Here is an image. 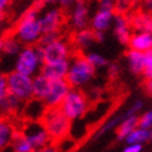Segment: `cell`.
<instances>
[{
	"mask_svg": "<svg viewBox=\"0 0 152 152\" xmlns=\"http://www.w3.org/2000/svg\"><path fill=\"white\" fill-rule=\"evenodd\" d=\"M14 35L24 46H35L39 44L42 31L39 23V10L31 8L19 19L14 29Z\"/></svg>",
	"mask_w": 152,
	"mask_h": 152,
	"instance_id": "1",
	"label": "cell"
},
{
	"mask_svg": "<svg viewBox=\"0 0 152 152\" xmlns=\"http://www.w3.org/2000/svg\"><path fill=\"white\" fill-rule=\"evenodd\" d=\"M95 69L87 61L85 55L74 54L70 59V67H69L66 81L71 88H80L86 86L95 76Z\"/></svg>",
	"mask_w": 152,
	"mask_h": 152,
	"instance_id": "2",
	"label": "cell"
},
{
	"mask_svg": "<svg viewBox=\"0 0 152 152\" xmlns=\"http://www.w3.org/2000/svg\"><path fill=\"white\" fill-rule=\"evenodd\" d=\"M42 65H44V60H42L41 46L40 45L24 46L20 54L15 59L14 71L30 76V77H34V76L40 74Z\"/></svg>",
	"mask_w": 152,
	"mask_h": 152,
	"instance_id": "3",
	"label": "cell"
},
{
	"mask_svg": "<svg viewBox=\"0 0 152 152\" xmlns=\"http://www.w3.org/2000/svg\"><path fill=\"white\" fill-rule=\"evenodd\" d=\"M41 122L45 126L54 143L69 137V132L71 129V121L60 110V107H58V109H48Z\"/></svg>",
	"mask_w": 152,
	"mask_h": 152,
	"instance_id": "4",
	"label": "cell"
},
{
	"mask_svg": "<svg viewBox=\"0 0 152 152\" xmlns=\"http://www.w3.org/2000/svg\"><path fill=\"white\" fill-rule=\"evenodd\" d=\"M60 110L65 113L70 121H76L87 112L88 99L85 92H82L79 88H71L64 102L61 104Z\"/></svg>",
	"mask_w": 152,
	"mask_h": 152,
	"instance_id": "5",
	"label": "cell"
},
{
	"mask_svg": "<svg viewBox=\"0 0 152 152\" xmlns=\"http://www.w3.org/2000/svg\"><path fill=\"white\" fill-rule=\"evenodd\" d=\"M8 77V87L9 92L15 97L20 99L23 102H28L34 99L33 94V77L23 75L18 71H10L6 74Z\"/></svg>",
	"mask_w": 152,
	"mask_h": 152,
	"instance_id": "6",
	"label": "cell"
},
{
	"mask_svg": "<svg viewBox=\"0 0 152 152\" xmlns=\"http://www.w3.org/2000/svg\"><path fill=\"white\" fill-rule=\"evenodd\" d=\"M21 131L26 136L34 151H40L49 145L54 143L41 121H26Z\"/></svg>",
	"mask_w": 152,
	"mask_h": 152,
	"instance_id": "7",
	"label": "cell"
},
{
	"mask_svg": "<svg viewBox=\"0 0 152 152\" xmlns=\"http://www.w3.org/2000/svg\"><path fill=\"white\" fill-rule=\"evenodd\" d=\"M42 50V60L44 64H55V62L69 61L72 58V49L67 40L60 37L49 45L41 46Z\"/></svg>",
	"mask_w": 152,
	"mask_h": 152,
	"instance_id": "8",
	"label": "cell"
},
{
	"mask_svg": "<svg viewBox=\"0 0 152 152\" xmlns=\"http://www.w3.org/2000/svg\"><path fill=\"white\" fill-rule=\"evenodd\" d=\"M66 20L65 11L60 8H51L39 16V23L42 34L60 33L61 26Z\"/></svg>",
	"mask_w": 152,
	"mask_h": 152,
	"instance_id": "9",
	"label": "cell"
},
{
	"mask_svg": "<svg viewBox=\"0 0 152 152\" xmlns=\"http://www.w3.org/2000/svg\"><path fill=\"white\" fill-rule=\"evenodd\" d=\"M71 86L69 85L66 80H56L51 81V87H50V92L48 97L45 99V105L48 109H58L64 102L67 94L70 92Z\"/></svg>",
	"mask_w": 152,
	"mask_h": 152,
	"instance_id": "10",
	"label": "cell"
},
{
	"mask_svg": "<svg viewBox=\"0 0 152 152\" xmlns=\"http://www.w3.org/2000/svg\"><path fill=\"white\" fill-rule=\"evenodd\" d=\"M91 19L88 18V6L85 0H79L69 12V25L74 31H80L88 28Z\"/></svg>",
	"mask_w": 152,
	"mask_h": 152,
	"instance_id": "11",
	"label": "cell"
},
{
	"mask_svg": "<svg viewBox=\"0 0 152 152\" xmlns=\"http://www.w3.org/2000/svg\"><path fill=\"white\" fill-rule=\"evenodd\" d=\"M131 29L136 33H147L152 34V14L150 11L138 10L129 16Z\"/></svg>",
	"mask_w": 152,
	"mask_h": 152,
	"instance_id": "12",
	"label": "cell"
},
{
	"mask_svg": "<svg viewBox=\"0 0 152 152\" xmlns=\"http://www.w3.org/2000/svg\"><path fill=\"white\" fill-rule=\"evenodd\" d=\"M113 33L117 40L122 45H129L131 40V25L129 21V16L115 14L113 19Z\"/></svg>",
	"mask_w": 152,
	"mask_h": 152,
	"instance_id": "13",
	"label": "cell"
},
{
	"mask_svg": "<svg viewBox=\"0 0 152 152\" xmlns=\"http://www.w3.org/2000/svg\"><path fill=\"white\" fill-rule=\"evenodd\" d=\"M69 67H70V60L55 62V64H44L40 74L48 77L50 81L66 80Z\"/></svg>",
	"mask_w": 152,
	"mask_h": 152,
	"instance_id": "14",
	"label": "cell"
},
{
	"mask_svg": "<svg viewBox=\"0 0 152 152\" xmlns=\"http://www.w3.org/2000/svg\"><path fill=\"white\" fill-rule=\"evenodd\" d=\"M46 110L48 107L44 101L31 99L28 102H25L23 109V115L26 118V121H41Z\"/></svg>",
	"mask_w": 152,
	"mask_h": 152,
	"instance_id": "15",
	"label": "cell"
},
{
	"mask_svg": "<svg viewBox=\"0 0 152 152\" xmlns=\"http://www.w3.org/2000/svg\"><path fill=\"white\" fill-rule=\"evenodd\" d=\"M115 19V11L99 10L92 15L90 20V26L94 31H105L109 30Z\"/></svg>",
	"mask_w": 152,
	"mask_h": 152,
	"instance_id": "16",
	"label": "cell"
},
{
	"mask_svg": "<svg viewBox=\"0 0 152 152\" xmlns=\"http://www.w3.org/2000/svg\"><path fill=\"white\" fill-rule=\"evenodd\" d=\"M95 40V33L92 29H84L80 31H75L72 35V45L76 50L84 51V50L92 46Z\"/></svg>",
	"mask_w": 152,
	"mask_h": 152,
	"instance_id": "17",
	"label": "cell"
},
{
	"mask_svg": "<svg viewBox=\"0 0 152 152\" xmlns=\"http://www.w3.org/2000/svg\"><path fill=\"white\" fill-rule=\"evenodd\" d=\"M16 129L8 118L3 117L0 120V152L10 147Z\"/></svg>",
	"mask_w": 152,
	"mask_h": 152,
	"instance_id": "18",
	"label": "cell"
},
{
	"mask_svg": "<svg viewBox=\"0 0 152 152\" xmlns=\"http://www.w3.org/2000/svg\"><path fill=\"white\" fill-rule=\"evenodd\" d=\"M129 46L131 50H136L140 53H148L152 50V34L147 33H135L132 34Z\"/></svg>",
	"mask_w": 152,
	"mask_h": 152,
	"instance_id": "19",
	"label": "cell"
},
{
	"mask_svg": "<svg viewBox=\"0 0 152 152\" xmlns=\"http://www.w3.org/2000/svg\"><path fill=\"white\" fill-rule=\"evenodd\" d=\"M50 87H51V81L44 75L39 74L33 77V94L34 99L45 101L48 95L50 92Z\"/></svg>",
	"mask_w": 152,
	"mask_h": 152,
	"instance_id": "20",
	"label": "cell"
},
{
	"mask_svg": "<svg viewBox=\"0 0 152 152\" xmlns=\"http://www.w3.org/2000/svg\"><path fill=\"white\" fill-rule=\"evenodd\" d=\"M126 59H127V64L131 72H134L135 75L143 74L145 65H146V54L130 49L126 53Z\"/></svg>",
	"mask_w": 152,
	"mask_h": 152,
	"instance_id": "21",
	"label": "cell"
},
{
	"mask_svg": "<svg viewBox=\"0 0 152 152\" xmlns=\"http://www.w3.org/2000/svg\"><path fill=\"white\" fill-rule=\"evenodd\" d=\"M24 105L25 102H23L20 99H18L14 95L9 94V96L0 104V112H1L3 117L14 115V113H18V112H23Z\"/></svg>",
	"mask_w": 152,
	"mask_h": 152,
	"instance_id": "22",
	"label": "cell"
},
{
	"mask_svg": "<svg viewBox=\"0 0 152 152\" xmlns=\"http://www.w3.org/2000/svg\"><path fill=\"white\" fill-rule=\"evenodd\" d=\"M138 122H140V117H137V116H131L129 118L124 120L116 131L117 140H120V141L126 140V137H127L131 132H134L136 129H138Z\"/></svg>",
	"mask_w": 152,
	"mask_h": 152,
	"instance_id": "23",
	"label": "cell"
},
{
	"mask_svg": "<svg viewBox=\"0 0 152 152\" xmlns=\"http://www.w3.org/2000/svg\"><path fill=\"white\" fill-rule=\"evenodd\" d=\"M10 148L12 152H33L34 148L30 145V142L28 141L26 136L23 134V131L16 130L14 138H12V142L10 145Z\"/></svg>",
	"mask_w": 152,
	"mask_h": 152,
	"instance_id": "24",
	"label": "cell"
},
{
	"mask_svg": "<svg viewBox=\"0 0 152 152\" xmlns=\"http://www.w3.org/2000/svg\"><path fill=\"white\" fill-rule=\"evenodd\" d=\"M24 45L20 42V40L12 34L4 37V48H3V54L8 56H18L23 50Z\"/></svg>",
	"mask_w": 152,
	"mask_h": 152,
	"instance_id": "25",
	"label": "cell"
},
{
	"mask_svg": "<svg viewBox=\"0 0 152 152\" xmlns=\"http://www.w3.org/2000/svg\"><path fill=\"white\" fill-rule=\"evenodd\" d=\"M151 138L150 136V130H145V129H136L134 132L126 137V143L127 145H141L143 142L148 141Z\"/></svg>",
	"mask_w": 152,
	"mask_h": 152,
	"instance_id": "26",
	"label": "cell"
},
{
	"mask_svg": "<svg viewBox=\"0 0 152 152\" xmlns=\"http://www.w3.org/2000/svg\"><path fill=\"white\" fill-rule=\"evenodd\" d=\"M126 118H129V117L126 116V113H125V112L121 113V115H117V116L111 117L109 121H106V122L99 129V131L96 132V137H100V136L105 135L106 132H109V131L113 130L115 127H118V126L121 125V122L124 121V120H126Z\"/></svg>",
	"mask_w": 152,
	"mask_h": 152,
	"instance_id": "27",
	"label": "cell"
},
{
	"mask_svg": "<svg viewBox=\"0 0 152 152\" xmlns=\"http://www.w3.org/2000/svg\"><path fill=\"white\" fill-rule=\"evenodd\" d=\"M87 61L95 67V69H99V67H104V66H109V61L105 56L100 55L97 53H88L85 55Z\"/></svg>",
	"mask_w": 152,
	"mask_h": 152,
	"instance_id": "28",
	"label": "cell"
},
{
	"mask_svg": "<svg viewBox=\"0 0 152 152\" xmlns=\"http://www.w3.org/2000/svg\"><path fill=\"white\" fill-rule=\"evenodd\" d=\"M9 87H8V77L6 74L0 72V104L9 96Z\"/></svg>",
	"mask_w": 152,
	"mask_h": 152,
	"instance_id": "29",
	"label": "cell"
},
{
	"mask_svg": "<svg viewBox=\"0 0 152 152\" xmlns=\"http://www.w3.org/2000/svg\"><path fill=\"white\" fill-rule=\"evenodd\" d=\"M61 37V34L60 33H49V34H42L41 37H40V41L37 45L40 46H45V45H49L56 40H59Z\"/></svg>",
	"mask_w": 152,
	"mask_h": 152,
	"instance_id": "30",
	"label": "cell"
},
{
	"mask_svg": "<svg viewBox=\"0 0 152 152\" xmlns=\"http://www.w3.org/2000/svg\"><path fill=\"white\" fill-rule=\"evenodd\" d=\"M131 8V3L130 0H116V5H115V14L120 15H126Z\"/></svg>",
	"mask_w": 152,
	"mask_h": 152,
	"instance_id": "31",
	"label": "cell"
},
{
	"mask_svg": "<svg viewBox=\"0 0 152 152\" xmlns=\"http://www.w3.org/2000/svg\"><path fill=\"white\" fill-rule=\"evenodd\" d=\"M138 127L145 129V130H151L152 129V111L145 112L140 117V122H138Z\"/></svg>",
	"mask_w": 152,
	"mask_h": 152,
	"instance_id": "32",
	"label": "cell"
},
{
	"mask_svg": "<svg viewBox=\"0 0 152 152\" xmlns=\"http://www.w3.org/2000/svg\"><path fill=\"white\" fill-rule=\"evenodd\" d=\"M143 76L146 80L152 77V50L146 53V65H145Z\"/></svg>",
	"mask_w": 152,
	"mask_h": 152,
	"instance_id": "33",
	"label": "cell"
},
{
	"mask_svg": "<svg viewBox=\"0 0 152 152\" xmlns=\"http://www.w3.org/2000/svg\"><path fill=\"white\" fill-rule=\"evenodd\" d=\"M99 10H107V11H115L116 0H97Z\"/></svg>",
	"mask_w": 152,
	"mask_h": 152,
	"instance_id": "34",
	"label": "cell"
},
{
	"mask_svg": "<svg viewBox=\"0 0 152 152\" xmlns=\"http://www.w3.org/2000/svg\"><path fill=\"white\" fill-rule=\"evenodd\" d=\"M77 1L79 0H58V4L60 6V9H62L64 11H66V10L70 11L74 6L77 4Z\"/></svg>",
	"mask_w": 152,
	"mask_h": 152,
	"instance_id": "35",
	"label": "cell"
},
{
	"mask_svg": "<svg viewBox=\"0 0 152 152\" xmlns=\"http://www.w3.org/2000/svg\"><path fill=\"white\" fill-rule=\"evenodd\" d=\"M118 71H120V66H118V64L113 62V64H110V65H109V76H110V77L115 79L116 76L118 75Z\"/></svg>",
	"mask_w": 152,
	"mask_h": 152,
	"instance_id": "36",
	"label": "cell"
},
{
	"mask_svg": "<svg viewBox=\"0 0 152 152\" xmlns=\"http://www.w3.org/2000/svg\"><path fill=\"white\" fill-rule=\"evenodd\" d=\"M54 4H58V0H37V3L35 4L34 8H36L37 10H40L42 6H45V5H54Z\"/></svg>",
	"mask_w": 152,
	"mask_h": 152,
	"instance_id": "37",
	"label": "cell"
},
{
	"mask_svg": "<svg viewBox=\"0 0 152 152\" xmlns=\"http://www.w3.org/2000/svg\"><path fill=\"white\" fill-rule=\"evenodd\" d=\"M141 150L142 145H127L124 148V152H141Z\"/></svg>",
	"mask_w": 152,
	"mask_h": 152,
	"instance_id": "38",
	"label": "cell"
},
{
	"mask_svg": "<svg viewBox=\"0 0 152 152\" xmlns=\"http://www.w3.org/2000/svg\"><path fill=\"white\" fill-rule=\"evenodd\" d=\"M40 152H60V150L56 146V143H51V145H49V146H46L45 148L40 150Z\"/></svg>",
	"mask_w": 152,
	"mask_h": 152,
	"instance_id": "39",
	"label": "cell"
},
{
	"mask_svg": "<svg viewBox=\"0 0 152 152\" xmlns=\"http://www.w3.org/2000/svg\"><path fill=\"white\" fill-rule=\"evenodd\" d=\"M95 33V40L97 42H104L105 41V33L104 31H94Z\"/></svg>",
	"mask_w": 152,
	"mask_h": 152,
	"instance_id": "40",
	"label": "cell"
},
{
	"mask_svg": "<svg viewBox=\"0 0 152 152\" xmlns=\"http://www.w3.org/2000/svg\"><path fill=\"white\" fill-rule=\"evenodd\" d=\"M145 90H146V92L150 96H152V77L147 79L146 82H145Z\"/></svg>",
	"mask_w": 152,
	"mask_h": 152,
	"instance_id": "41",
	"label": "cell"
},
{
	"mask_svg": "<svg viewBox=\"0 0 152 152\" xmlns=\"http://www.w3.org/2000/svg\"><path fill=\"white\" fill-rule=\"evenodd\" d=\"M11 0H0V14H4Z\"/></svg>",
	"mask_w": 152,
	"mask_h": 152,
	"instance_id": "42",
	"label": "cell"
},
{
	"mask_svg": "<svg viewBox=\"0 0 152 152\" xmlns=\"http://www.w3.org/2000/svg\"><path fill=\"white\" fill-rule=\"evenodd\" d=\"M145 6L148 9V11H152V0H145Z\"/></svg>",
	"mask_w": 152,
	"mask_h": 152,
	"instance_id": "43",
	"label": "cell"
},
{
	"mask_svg": "<svg viewBox=\"0 0 152 152\" xmlns=\"http://www.w3.org/2000/svg\"><path fill=\"white\" fill-rule=\"evenodd\" d=\"M3 48H4V37H0V54L3 53Z\"/></svg>",
	"mask_w": 152,
	"mask_h": 152,
	"instance_id": "44",
	"label": "cell"
},
{
	"mask_svg": "<svg viewBox=\"0 0 152 152\" xmlns=\"http://www.w3.org/2000/svg\"><path fill=\"white\" fill-rule=\"evenodd\" d=\"M138 1H140V0H130L131 4H135V3H138Z\"/></svg>",
	"mask_w": 152,
	"mask_h": 152,
	"instance_id": "45",
	"label": "cell"
},
{
	"mask_svg": "<svg viewBox=\"0 0 152 152\" xmlns=\"http://www.w3.org/2000/svg\"><path fill=\"white\" fill-rule=\"evenodd\" d=\"M150 136H151V138H152V129L150 130Z\"/></svg>",
	"mask_w": 152,
	"mask_h": 152,
	"instance_id": "46",
	"label": "cell"
},
{
	"mask_svg": "<svg viewBox=\"0 0 152 152\" xmlns=\"http://www.w3.org/2000/svg\"><path fill=\"white\" fill-rule=\"evenodd\" d=\"M3 118V115H1V112H0V120H1Z\"/></svg>",
	"mask_w": 152,
	"mask_h": 152,
	"instance_id": "47",
	"label": "cell"
},
{
	"mask_svg": "<svg viewBox=\"0 0 152 152\" xmlns=\"http://www.w3.org/2000/svg\"><path fill=\"white\" fill-rule=\"evenodd\" d=\"M33 152H40V151H33Z\"/></svg>",
	"mask_w": 152,
	"mask_h": 152,
	"instance_id": "48",
	"label": "cell"
}]
</instances>
